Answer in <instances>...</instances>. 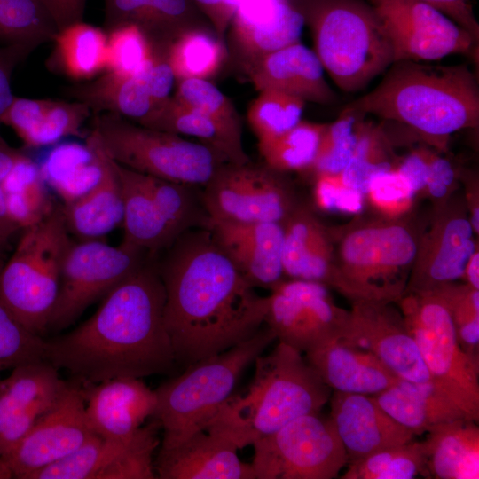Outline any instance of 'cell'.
Masks as SVG:
<instances>
[{
	"instance_id": "38",
	"label": "cell",
	"mask_w": 479,
	"mask_h": 479,
	"mask_svg": "<svg viewBox=\"0 0 479 479\" xmlns=\"http://www.w3.org/2000/svg\"><path fill=\"white\" fill-rule=\"evenodd\" d=\"M227 57L225 40L212 27H196L184 32L169 45L166 55L177 81L208 80L221 70Z\"/></svg>"
},
{
	"instance_id": "44",
	"label": "cell",
	"mask_w": 479,
	"mask_h": 479,
	"mask_svg": "<svg viewBox=\"0 0 479 479\" xmlns=\"http://www.w3.org/2000/svg\"><path fill=\"white\" fill-rule=\"evenodd\" d=\"M91 113L86 104L77 100L49 99L45 110L22 141L27 147L39 148L55 145L67 137H82V125Z\"/></svg>"
},
{
	"instance_id": "53",
	"label": "cell",
	"mask_w": 479,
	"mask_h": 479,
	"mask_svg": "<svg viewBox=\"0 0 479 479\" xmlns=\"http://www.w3.org/2000/svg\"><path fill=\"white\" fill-rule=\"evenodd\" d=\"M429 156L430 153L416 151L395 167L415 194L426 187L429 172Z\"/></svg>"
},
{
	"instance_id": "22",
	"label": "cell",
	"mask_w": 479,
	"mask_h": 479,
	"mask_svg": "<svg viewBox=\"0 0 479 479\" xmlns=\"http://www.w3.org/2000/svg\"><path fill=\"white\" fill-rule=\"evenodd\" d=\"M209 231L218 247L253 287L271 290L284 279L283 224L211 220Z\"/></svg>"
},
{
	"instance_id": "50",
	"label": "cell",
	"mask_w": 479,
	"mask_h": 479,
	"mask_svg": "<svg viewBox=\"0 0 479 479\" xmlns=\"http://www.w3.org/2000/svg\"><path fill=\"white\" fill-rule=\"evenodd\" d=\"M429 292L444 302L455 327L479 319V290L468 284L450 282Z\"/></svg>"
},
{
	"instance_id": "56",
	"label": "cell",
	"mask_w": 479,
	"mask_h": 479,
	"mask_svg": "<svg viewBox=\"0 0 479 479\" xmlns=\"http://www.w3.org/2000/svg\"><path fill=\"white\" fill-rule=\"evenodd\" d=\"M192 2L209 21L216 33L224 39L228 26L224 19L222 0H192Z\"/></svg>"
},
{
	"instance_id": "12",
	"label": "cell",
	"mask_w": 479,
	"mask_h": 479,
	"mask_svg": "<svg viewBox=\"0 0 479 479\" xmlns=\"http://www.w3.org/2000/svg\"><path fill=\"white\" fill-rule=\"evenodd\" d=\"M152 256L124 242L114 247L103 240H73L62 263L48 333L70 326L89 306L104 298Z\"/></svg>"
},
{
	"instance_id": "15",
	"label": "cell",
	"mask_w": 479,
	"mask_h": 479,
	"mask_svg": "<svg viewBox=\"0 0 479 479\" xmlns=\"http://www.w3.org/2000/svg\"><path fill=\"white\" fill-rule=\"evenodd\" d=\"M390 42L393 62L477 55L478 42L436 8L417 0H370Z\"/></svg>"
},
{
	"instance_id": "54",
	"label": "cell",
	"mask_w": 479,
	"mask_h": 479,
	"mask_svg": "<svg viewBox=\"0 0 479 479\" xmlns=\"http://www.w3.org/2000/svg\"><path fill=\"white\" fill-rule=\"evenodd\" d=\"M454 179L455 172L450 162L430 153L429 172L425 187L429 194L438 200L445 199Z\"/></svg>"
},
{
	"instance_id": "14",
	"label": "cell",
	"mask_w": 479,
	"mask_h": 479,
	"mask_svg": "<svg viewBox=\"0 0 479 479\" xmlns=\"http://www.w3.org/2000/svg\"><path fill=\"white\" fill-rule=\"evenodd\" d=\"M271 291L264 324L279 342L305 353L324 340L347 335L350 310L334 302L326 286L290 279Z\"/></svg>"
},
{
	"instance_id": "46",
	"label": "cell",
	"mask_w": 479,
	"mask_h": 479,
	"mask_svg": "<svg viewBox=\"0 0 479 479\" xmlns=\"http://www.w3.org/2000/svg\"><path fill=\"white\" fill-rule=\"evenodd\" d=\"M359 117L342 112L336 121L326 124L315 159L308 169L317 174H338L351 160L357 143Z\"/></svg>"
},
{
	"instance_id": "26",
	"label": "cell",
	"mask_w": 479,
	"mask_h": 479,
	"mask_svg": "<svg viewBox=\"0 0 479 479\" xmlns=\"http://www.w3.org/2000/svg\"><path fill=\"white\" fill-rule=\"evenodd\" d=\"M104 3L106 31L121 25H135L145 34L159 57L166 58L169 45L184 32L212 27L192 0H104Z\"/></svg>"
},
{
	"instance_id": "21",
	"label": "cell",
	"mask_w": 479,
	"mask_h": 479,
	"mask_svg": "<svg viewBox=\"0 0 479 479\" xmlns=\"http://www.w3.org/2000/svg\"><path fill=\"white\" fill-rule=\"evenodd\" d=\"M80 385L90 427L102 438L131 436L156 411V392L140 378L116 377Z\"/></svg>"
},
{
	"instance_id": "35",
	"label": "cell",
	"mask_w": 479,
	"mask_h": 479,
	"mask_svg": "<svg viewBox=\"0 0 479 479\" xmlns=\"http://www.w3.org/2000/svg\"><path fill=\"white\" fill-rule=\"evenodd\" d=\"M47 67L74 80H89L106 70L107 33L82 20L59 30Z\"/></svg>"
},
{
	"instance_id": "47",
	"label": "cell",
	"mask_w": 479,
	"mask_h": 479,
	"mask_svg": "<svg viewBox=\"0 0 479 479\" xmlns=\"http://www.w3.org/2000/svg\"><path fill=\"white\" fill-rule=\"evenodd\" d=\"M44 342L28 331L0 299V373L44 359Z\"/></svg>"
},
{
	"instance_id": "20",
	"label": "cell",
	"mask_w": 479,
	"mask_h": 479,
	"mask_svg": "<svg viewBox=\"0 0 479 479\" xmlns=\"http://www.w3.org/2000/svg\"><path fill=\"white\" fill-rule=\"evenodd\" d=\"M304 25L294 0H242L227 29L228 47L244 72L264 55L299 42Z\"/></svg>"
},
{
	"instance_id": "18",
	"label": "cell",
	"mask_w": 479,
	"mask_h": 479,
	"mask_svg": "<svg viewBox=\"0 0 479 479\" xmlns=\"http://www.w3.org/2000/svg\"><path fill=\"white\" fill-rule=\"evenodd\" d=\"M351 304L350 325L342 342L370 351L402 380L418 384L433 382L401 311L393 303Z\"/></svg>"
},
{
	"instance_id": "25",
	"label": "cell",
	"mask_w": 479,
	"mask_h": 479,
	"mask_svg": "<svg viewBox=\"0 0 479 479\" xmlns=\"http://www.w3.org/2000/svg\"><path fill=\"white\" fill-rule=\"evenodd\" d=\"M244 73L259 91L277 89L321 105L336 101L318 56L300 41L264 55Z\"/></svg>"
},
{
	"instance_id": "37",
	"label": "cell",
	"mask_w": 479,
	"mask_h": 479,
	"mask_svg": "<svg viewBox=\"0 0 479 479\" xmlns=\"http://www.w3.org/2000/svg\"><path fill=\"white\" fill-rule=\"evenodd\" d=\"M0 185L9 218L20 230L41 222L57 205L50 195L39 165L24 153Z\"/></svg>"
},
{
	"instance_id": "23",
	"label": "cell",
	"mask_w": 479,
	"mask_h": 479,
	"mask_svg": "<svg viewBox=\"0 0 479 479\" xmlns=\"http://www.w3.org/2000/svg\"><path fill=\"white\" fill-rule=\"evenodd\" d=\"M329 400V418L349 462L414 438L415 435L392 419L371 395L334 391Z\"/></svg>"
},
{
	"instance_id": "41",
	"label": "cell",
	"mask_w": 479,
	"mask_h": 479,
	"mask_svg": "<svg viewBox=\"0 0 479 479\" xmlns=\"http://www.w3.org/2000/svg\"><path fill=\"white\" fill-rule=\"evenodd\" d=\"M326 124L301 121L291 130L271 139L258 142L263 162L282 173L308 171Z\"/></svg>"
},
{
	"instance_id": "16",
	"label": "cell",
	"mask_w": 479,
	"mask_h": 479,
	"mask_svg": "<svg viewBox=\"0 0 479 479\" xmlns=\"http://www.w3.org/2000/svg\"><path fill=\"white\" fill-rule=\"evenodd\" d=\"M465 198L448 196L439 201L418 251L405 293H424L463 278L477 250Z\"/></svg>"
},
{
	"instance_id": "31",
	"label": "cell",
	"mask_w": 479,
	"mask_h": 479,
	"mask_svg": "<svg viewBox=\"0 0 479 479\" xmlns=\"http://www.w3.org/2000/svg\"><path fill=\"white\" fill-rule=\"evenodd\" d=\"M61 206L67 228L78 240H102L122 224L121 185L107 153L98 183L82 196Z\"/></svg>"
},
{
	"instance_id": "58",
	"label": "cell",
	"mask_w": 479,
	"mask_h": 479,
	"mask_svg": "<svg viewBox=\"0 0 479 479\" xmlns=\"http://www.w3.org/2000/svg\"><path fill=\"white\" fill-rule=\"evenodd\" d=\"M0 230H2L3 232L12 236L16 232L20 231V229L9 218L7 209H6V205H5L4 193L3 192L1 185H0Z\"/></svg>"
},
{
	"instance_id": "59",
	"label": "cell",
	"mask_w": 479,
	"mask_h": 479,
	"mask_svg": "<svg viewBox=\"0 0 479 479\" xmlns=\"http://www.w3.org/2000/svg\"><path fill=\"white\" fill-rule=\"evenodd\" d=\"M12 235L0 230V266L4 263V255Z\"/></svg>"
},
{
	"instance_id": "36",
	"label": "cell",
	"mask_w": 479,
	"mask_h": 479,
	"mask_svg": "<svg viewBox=\"0 0 479 479\" xmlns=\"http://www.w3.org/2000/svg\"><path fill=\"white\" fill-rule=\"evenodd\" d=\"M140 125L198 138L227 162L244 164L250 159L243 144L232 139L209 117L193 109L174 97L157 106Z\"/></svg>"
},
{
	"instance_id": "34",
	"label": "cell",
	"mask_w": 479,
	"mask_h": 479,
	"mask_svg": "<svg viewBox=\"0 0 479 479\" xmlns=\"http://www.w3.org/2000/svg\"><path fill=\"white\" fill-rule=\"evenodd\" d=\"M67 94L92 113H114L138 124L160 106L140 74L120 76L106 72L93 82L69 87Z\"/></svg>"
},
{
	"instance_id": "27",
	"label": "cell",
	"mask_w": 479,
	"mask_h": 479,
	"mask_svg": "<svg viewBox=\"0 0 479 479\" xmlns=\"http://www.w3.org/2000/svg\"><path fill=\"white\" fill-rule=\"evenodd\" d=\"M305 359L333 391L373 395L401 380L373 353L340 339L317 343Z\"/></svg>"
},
{
	"instance_id": "1",
	"label": "cell",
	"mask_w": 479,
	"mask_h": 479,
	"mask_svg": "<svg viewBox=\"0 0 479 479\" xmlns=\"http://www.w3.org/2000/svg\"><path fill=\"white\" fill-rule=\"evenodd\" d=\"M164 324L176 363L187 366L241 343L264 325L261 296L208 229L183 232L157 256Z\"/></svg>"
},
{
	"instance_id": "29",
	"label": "cell",
	"mask_w": 479,
	"mask_h": 479,
	"mask_svg": "<svg viewBox=\"0 0 479 479\" xmlns=\"http://www.w3.org/2000/svg\"><path fill=\"white\" fill-rule=\"evenodd\" d=\"M114 162L123 201L122 242L157 255L178 237L170 227L162 205L153 192L148 176Z\"/></svg>"
},
{
	"instance_id": "3",
	"label": "cell",
	"mask_w": 479,
	"mask_h": 479,
	"mask_svg": "<svg viewBox=\"0 0 479 479\" xmlns=\"http://www.w3.org/2000/svg\"><path fill=\"white\" fill-rule=\"evenodd\" d=\"M342 112L402 123L444 149L451 134L478 127L479 87L467 65L396 61L373 90Z\"/></svg>"
},
{
	"instance_id": "52",
	"label": "cell",
	"mask_w": 479,
	"mask_h": 479,
	"mask_svg": "<svg viewBox=\"0 0 479 479\" xmlns=\"http://www.w3.org/2000/svg\"><path fill=\"white\" fill-rule=\"evenodd\" d=\"M443 12L479 41V23L471 0H417Z\"/></svg>"
},
{
	"instance_id": "13",
	"label": "cell",
	"mask_w": 479,
	"mask_h": 479,
	"mask_svg": "<svg viewBox=\"0 0 479 479\" xmlns=\"http://www.w3.org/2000/svg\"><path fill=\"white\" fill-rule=\"evenodd\" d=\"M211 220L283 224L301 203L285 173L264 162H224L202 187Z\"/></svg>"
},
{
	"instance_id": "42",
	"label": "cell",
	"mask_w": 479,
	"mask_h": 479,
	"mask_svg": "<svg viewBox=\"0 0 479 479\" xmlns=\"http://www.w3.org/2000/svg\"><path fill=\"white\" fill-rule=\"evenodd\" d=\"M305 101L291 93L264 89L250 104L247 118L258 142L276 137L302 120Z\"/></svg>"
},
{
	"instance_id": "6",
	"label": "cell",
	"mask_w": 479,
	"mask_h": 479,
	"mask_svg": "<svg viewBox=\"0 0 479 479\" xmlns=\"http://www.w3.org/2000/svg\"><path fill=\"white\" fill-rule=\"evenodd\" d=\"M310 27L314 52L335 85L357 92L393 63L388 35L363 0H294Z\"/></svg>"
},
{
	"instance_id": "48",
	"label": "cell",
	"mask_w": 479,
	"mask_h": 479,
	"mask_svg": "<svg viewBox=\"0 0 479 479\" xmlns=\"http://www.w3.org/2000/svg\"><path fill=\"white\" fill-rule=\"evenodd\" d=\"M365 196L381 216L398 218L406 216L412 209L415 193L393 167L373 177Z\"/></svg>"
},
{
	"instance_id": "51",
	"label": "cell",
	"mask_w": 479,
	"mask_h": 479,
	"mask_svg": "<svg viewBox=\"0 0 479 479\" xmlns=\"http://www.w3.org/2000/svg\"><path fill=\"white\" fill-rule=\"evenodd\" d=\"M35 48L21 44H0V125L14 95L12 91V76L17 66L27 59ZM7 144L0 135V145Z\"/></svg>"
},
{
	"instance_id": "17",
	"label": "cell",
	"mask_w": 479,
	"mask_h": 479,
	"mask_svg": "<svg viewBox=\"0 0 479 479\" xmlns=\"http://www.w3.org/2000/svg\"><path fill=\"white\" fill-rule=\"evenodd\" d=\"M96 435L90 427L79 382L69 381L56 404L0 463L8 478L33 472L64 458Z\"/></svg>"
},
{
	"instance_id": "30",
	"label": "cell",
	"mask_w": 479,
	"mask_h": 479,
	"mask_svg": "<svg viewBox=\"0 0 479 479\" xmlns=\"http://www.w3.org/2000/svg\"><path fill=\"white\" fill-rule=\"evenodd\" d=\"M106 153L97 130L91 127L84 145L73 143L56 146L38 165L47 186L67 204L98 183Z\"/></svg>"
},
{
	"instance_id": "7",
	"label": "cell",
	"mask_w": 479,
	"mask_h": 479,
	"mask_svg": "<svg viewBox=\"0 0 479 479\" xmlns=\"http://www.w3.org/2000/svg\"><path fill=\"white\" fill-rule=\"evenodd\" d=\"M276 340L264 324L248 340L201 358L159 386L153 417L163 429L161 448H170L205 429L218 408L232 395L242 372Z\"/></svg>"
},
{
	"instance_id": "11",
	"label": "cell",
	"mask_w": 479,
	"mask_h": 479,
	"mask_svg": "<svg viewBox=\"0 0 479 479\" xmlns=\"http://www.w3.org/2000/svg\"><path fill=\"white\" fill-rule=\"evenodd\" d=\"M255 479H333L349 459L330 418L300 416L253 444Z\"/></svg>"
},
{
	"instance_id": "8",
	"label": "cell",
	"mask_w": 479,
	"mask_h": 479,
	"mask_svg": "<svg viewBox=\"0 0 479 479\" xmlns=\"http://www.w3.org/2000/svg\"><path fill=\"white\" fill-rule=\"evenodd\" d=\"M21 231L13 253L0 267V299L28 331L43 338L73 240L61 205Z\"/></svg>"
},
{
	"instance_id": "57",
	"label": "cell",
	"mask_w": 479,
	"mask_h": 479,
	"mask_svg": "<svg viewBox=\"0 0 479 479\" xmlns=\"http://www.w3.org/2000/svg\"><path fill=\"white\" fill-rule=\"evenodd\" d=\"M467 284L475 289L479 290V253L475 250L469 258L464 271Z\"/></svg>"
},
{
	"instance_id": "10",
	"label": "cell",
	"mask_w": 479,
	"mask_h": 479,
	"mask_svg": "<svg viewBox=\"0 0 479 479\" xmlns=\"http://www.w3.org/2000/svg\"><path fill=\"white\" fill-rule=\"evenodd\" d=\"M434 385L464 416L479 420V364L460 348L442 299L431 292L406 293L397 302Z\"/></svg>"
},
{
	"instance_id": "24",
	"label": "cell",
	"mask_w": 479,
	"mask_h": 479,
	"mask_svg": "<svg viewBox=\"0 0 479 479\" xmlns=\"http://www.w3.org/2000/svg\"><path fill=\"white\" fill-rule=\"evenodd\" d=\"M238 450L229 439L202 429L173 447L161 448L154 468L161 479H255Z\"/></svg>"
},
{
	"instance_id": "43",
	"label": "cell",
	"mask_w": 479,
	"mask_h": 479,
	"mask_svg": "<svg viewBox=\"0 0 479 479\" xmlns=\"http://www.w3.org/2000/svg\"><path fill=\"white\" fill-rule=\"evenodd\" d=\"M173 97L209 117L232 139L243 144L242 122L235 106L208 80L190 78L178 81Z\"/></svg>"
},
{
	"instance_id": "32",
	"label": "cell",
	"mask_w": 479,
	"mask_h": 479,
	"mask_svg": "<svg viewBox=\"0 0 479 479\" xmlns=\"http://www.w3.org/2000/svg\"><path fill=\"white\" fill-rule=\"evenodd\" d=\"M422 441L430 478H479V427L456 419L437 425Z\"/></svg>"
},
{
	"instance_id": "49",
	"label": "cell",
	"mask_w": 479,
	"mask_h": 479,
	"mask_svg": "<svg viewBox=\"0 0 479 479\" xmlns=\"http://www.w3.org/2000/svg\"><path fill=\"white\" fill-rule=\"evenodd\" d=\"M313 200L324 211L357 214L363 210L365 196L347 186L340 173H322L315 175Z\"/></svg>"
},
{
	"instance_id": "2",
	"label": "cell",
	"mask_w": 479,
	"mask_h": 479,
	"mask_svg": "<svg viewBox=\"0 0 479 479\" xmlns=\"http://www.w3.org/2000/svg\"><path fill=\"white\" fill-rule=\"evenodd\" d=\"M157 256L114 287L89 319L45 340L44 359L80 383L169 373L177 363Z\"/></svg>"
},
{
	"instance_id": "55",
	"label": "cell",
	"mask_w": 479,
	"mask_h": 479,
	"mask_svg": "<svg viewBox=\"0 0 479 479\" xmlns=\"http://www.w3.org/2000/svg\"><path fill=\"white\" fill-rule=\"evenodd\" d=\"M59 30L82 20L87 0H41Z\"/></svg>"
},
{
	"instance_id": "39",
	"label": "cell",
	"mask_w": 479,
	"mask_h": 479,
	"mask_svg": "<svg viewBox=\"0 0 479 479\" xmlns=\"http://www.w3.org/2000/svg\"><path fill=\"white\" fill-rule=\"evenodd\" d=\"M342 479H412L416 475L430 478L423 443L391 446L349 461Z\"/></svg>"
},
{
	"instance_id": "33",
	"label": "cell",
	"mask_w": 479,
	"mask_h": 479,
	"mask_svg": "<svg viewBox=\"0 0 479 479\" xmlns=\"http://www.w3.org/2000/svg\"><path fill=\"white\" fill-rule=\"evenodd\" d=\"M371 396L392 419L414 435L428 433L439 424L466 418L433 382L418 384L401 379Z\"/></svg>"
},
{
	"instance_id": "60",
	"label": "cell",
	"mask_w": 479,
	"mask_h": 479,
	"mask_svg": "<svg viewBox=\"0 0 479 479\" xmlns=\"http://www.w3.org/2000/svg\"><path fill=\"white\" fill-rule=\"evenodd\" d=\"M0 380H1V378H0Z\"/></svg>"
},
{
	"instance_id": "19",
	"label": "cell",
	"mask_w": 479,
	"mask_h": 479,
	"mask_svg": "<svg viewBox=\"0 0 479 479\" xmlns=\"http://www.w3.org/2000/svg\"><path fill=\"white\" fill-rule=\"evenodd\" d=\"M68 384L45 359L17 366L0 380V459L56 405Z\"/></svg>"
},
{
	"instance_id": "5",
	"label": "cell",
	"mask_w": 479,
	"mask_h": 479,
	"mask_svg": "<svg viewBox=\"0 0 479 479\" xmlns=\"http://www.w3.org/2000/svg\"><path fill=\"white\" fill-rule=\"evenodd\" d=\"M330 229L334 260L327 287L351 303H396L405 293L422 231L406 216L358 218Z\"/></svg>"
},
{
	"instance_id": "45",
	"label": "cell",
	"mask_w": 479,
	"mask_h": 479,
	"mask_svg": "<svg viewBox=\"0 0 479 479\" xmlns=\"http://www.w3.org/2000/svg\"><path fill=\"white\" fill-rule=\"evenodd\" d=\"M106 33V72L120 76H133L157 57L145 34L135 25H121Z\"/></svg>"
},
{
	"instance_id": "40",
	"label": "cell",
	"mask_w": 479,
	"mask_h": 479,
	"mask_svg": "<svg viewBox=\"0 0 479 479\" xmlns=\"http://www.w3.org/2000/svg\"><path fill=\"white\" fill-rule=\"evenodd\" d=\"M58 29L41 0H0V44L36 48Z\"/></svg>"
},
{
	"instance_id": "9",
	"label": "cell",
	"mask_w": 479,
	"mask_h": 479,
	"mask_svg": "<svg viewBox=\"0 0 479 479\" xmlns=\"http://www.w3.org/2000/svg\"><path fill=\"white\" fill-rule=\"evenodd\" d=\"M91 127L115 162L161 179L203 187L227 162L202 143L142 126L114 113H92Z\"/></svg>"
},
{
	"instance_id": "28",
	"label": "cell",
	"mask_w": 479,
	"mask_h": 479,
	"mask_svg": "<svg viewBox=\"0 0 479 479\" xmlns=\"http://www.w3.org/2000/svg\"><path fill=\"white\" fill-rule=\"evenodd\" d=\"M282 267L289 279L327 287L333 267L334 240L330 227L300 203L283 223Z\"/></svg>"
},
{
	"instance_id": "4",
	"label": "cell",
	"mask_w": 479,
	"mask_h": 479,
	"mask_svg": "<svg viewBox=\"0 0 479 479\" xmlns=\"http://www.w3.org/2000/svg\"><path fill=\"white\" fill-rule=\"evenodd\" d=\"M254 362L255 374L247 390L232 395L205 428L238 449L252 445L300 416L319 412L332 395L302 353L282 342Z\"/></svg>"
}]
</instances>
